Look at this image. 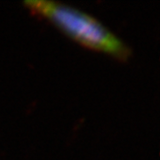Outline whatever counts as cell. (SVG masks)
Returning <instances> with one entry per match:
<instances>
[{
    "label": "cell",
    "instance_id": "obj_1",
    "mask_svg": "<svg viewBox=\"0 0 160 160\" xmlns=\"http://www.w3.org/2000/svg\"><path fill=\"white\" fill-rule=\"evenodd\" d=\"M25 5L82 46L123 61L131 55L130 49L122 40L102 23L84 12L58 2L45 0L27 1Z\"/></svg>",
    "mask_w": 160,
    "mask_h": 160
}]
</instances>
